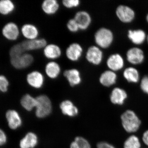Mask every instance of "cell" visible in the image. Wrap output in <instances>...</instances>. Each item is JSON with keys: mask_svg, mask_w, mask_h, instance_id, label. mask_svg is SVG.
<instances>
[{"mask_svg": "<svg viewBox=\"0 0 148 148\" xmlns=\"http://www.w3.org/2000/svg\"><path fill=\"white\" fill-rule=\"evenodd\" d=\"M120 119L123 128L130 134H134L138 132L141 127V120L136 112L132 110L124 111L121 115Z\"/></svg>", "mask_w": 148, "mask_h": 148, "instance_id": "6da1fadb", "label": "cell"}, {"mask_svg": "<svg viewBox=\"0 0 148 148\" xmlns=\"http://www.w3.org/2000/svg\"><path fill=\"white\" fill-rule=\"evenodd\" d=\"M114 36L110 29L102 27L96 30L94 34L95 45L102 49H107L113 43Z\"/></svg>", "mask_w": 148, "mask_h": 148, "instance_id": "7a4b0ae2", "label": "cell"}, {"mask_svg": "<svg viewBox=\"0 0 148 148\" xmlns=\"http://www.w3.org/2000/svg\"><path fill=\"white\" fill-rule=\"evenodd\" d=\"M36 97L37 104L34 110L35 116L39 119L46 118L53 111L52 101L45 94H40Z\"/></svg>", "mask_w": 148, "mask_h": 148, "instance_id": "3957f363", "label": "cell"}, {"mask_svg": "<svg viewBox=\"0 0 148 148\" xmlns=\"http://www.w3.org/2000/svg\"><path fill=\"white\" fill-rule=\"evenodd\" d=\"M117 18L122 23L128 24L132 23L136 17V12L131 7L126 5H119L115 10Z\"/></svg>", "mask_w": 148, "mask_h": 148, "instance_id": "277c9868", "label": "cell"}, {"mask_svg": "<svg viewBox=\"0 0 148 148\" xmlns=\"http://www.w3.org/2000/svg\"><path fill=\"white\" fill-rule=\"evenodd\" d=\"M85 58L92 66H100L104 59L103 49L95 45L90 46L86 52Z\"/></svg>", "mask_w": 148, "mask_h": 148, "instance_id": "5b68a950", "label": "cell"}, {"mask_svg": "<svg viewBox=\"0 0 148 148\" xmlns=\"http://www.w3.org/2000/svg\"><path fill=\"white\" fill-rule=\"evenodd\" d=\"M126 59L132 66H138L144 63L145 59V52L138 47H133L127 49L125 54Z\"/></svg>", "mask_w": 148, "mask_h": 148, "instance_id": "8992f818", "label": "cell"}, {"mask_svg": "<svg viewBox=\"0 0 148 148\" xmlns=\"http://www.w3.org/2000/svg\"><path fill=\"white\" fill-rule=\"evenodd\" d=\"M26 81L30 87L36 90H39L44 86L45 77L41 72L34 70L27 74Z\"/></svg>", "mask_w": 148, "mask_h": 148, "instance_id": "52a82bcc", "label": "cell"}, {"mask_svg": "<svg viewBox=\"0 0 148 148\" xmlns=\"http://www.w3.org/2000/svg\"><path fill=\"white\" fill-rule=\"evenodd\" d=\"M34 61V56L31 53L26 52L21 55L10 58V63L14 69L22 70L31 66Z\"/></svg>", "mask_w": 148, "mask_h": 148, "instance_id": "ba28073f", "label": "cell"}, {"mask_svg": "<svg viewBox=\"0 0 148 148\" xmlns=\"http://www.w3.org/2000/svg\"><path fill=\"white\" fill-rule=\"evenodd\" d=\"M5 118L10 129L16 130L21 127L23 119L18 112L14 109H9L6 112Z\"/></svg>", "mask_w": 148, "mask_h": 148, "instance_id": "9c48e42d", "label": "cell"}, {"mask_svg": "<svg viewBox=\"0 0 148 148\" xmlns=\"http://www.w3.org/2000/svg\"><path fill=\"white\" fill-rule=\"evenodd\" d=\"M84 53L82 45L78 42H74L70 44L65 51L66 58L73 62L79 61Z\"/></svg>", "mask_w": 148, "mask_h": 148, "instance_id": "30bf717a", "label": "cell"}, {"mask_svg": "<svg viewBox=\"0 0 148 148\" xmlns=\"http://www.w3.org/2000/svg\"><path fill=\"white\" fill-rule=\"evenodd\" d=\"M106 64L108 69L116 73L124 68L125 60L121 54L115 53L109 56L106 60Z\"/></svg>", "mask_w": 148, "mask_h": 148, "instance_id": "8fae6325", "label": "cell"}, {"mask_svg": "<svg viewBox=\"0 0 148 148\" xmlns=\"http://www.w3.org/2000/svg\"><path fill=\"white\" fill-rule=\"evenodd\" d=\"M73 18L76 20L80 31H85L89 29L92 22V16L86 11H78L75 14Z\"/></svg>", "mask_w": 148, "mask_h": 148, "instance_id": "7c38bea8", "label": "cell"}, {"mask_svg": "<svg viewBox=\"0 0 148 148\" xmlns=\"http://www.w3.org/2000/svg\"><path fill=\"white\" fill-rule=\"evenodd\" d=\"M128 98L127 91L121 87H115L113 88L110 95L111 103L116 106L124 105Z\"/></svg>", "mask_w": 148, "mask_h": 148, "instance_id": "4fadbf2b", "label": "cell"}, {"mask_svg": "<svg viewBox=\"0 0 148 148\" xmlns=\"http://www.w3.org/2000/svg\"><path fill=\"white\" fill-rule=\"evenodd\" d=\"M63 75L70 86L72 87L78 86L82 82L81 72L76 68L66 69L63 73Z\"/></svg>", "mask_w": 148, "mask_h": 148, "instance_id": "5bb4252c", "label": "cell"}, {"mask_svg": "<svg viewBox=\"0 0 148 148\" xmlns=\"http://www.w3.org/2000/svg\"><path fill=\"white\" fill-rule=\"evenodd\" d=\"M21 31L18 25L13 22L7 23L3 27L2 34L4 38L10 41H15L18 39Z\"/></svg>", "mask_w": 148, "mask_h": 148, "instance_id": "9a60e30c", "label": "cell"}, {"mask_svg": "<svg viewBox=\"0 0 148 148\" xmlns=\"http://www.w3.org/2000/svg\"><path fill=\"white\" fill-rule=\"evenodd\" d=\"M59 108L64 115L70 118L75 117L79 113L77 107L73 101L69 99L61 101L59 104Z\"/></svg>", "mask_w": 148, "mask_h": 148, "instance_id": "2e32d148", "label": "cell"}, {"mask_svg": "<svg viewBox=\"0 0 148 148\" xmlns=\"http://www.w3.org/2000/svg\"><path fill=\"white\" fill-rule=\"evenodd\" d=\"M147 35L143 29H129L127 32L128 40L133 44L136 46L141 45L146 41Z\"/></svg>", "mask_w": 148, "mask_h": 148, "instance_id": "e0dca14e", "label": "cell"}, {"mask_svg": "<svg viewBox=\"0 0 148 148\" xmlns=\"http://www.w3.org/2000/svg\"><path fill=\"white\" fill-rule=\"evenodd\" d=\"M44 56L48 60L55 61L61 57L62 51L61 47L54 43L47 44L43 49Z\"/></svg>", "mask_w": 148, "mask_h": 148, "instance_id": "ac0fdd59", "label": "cell"}, {"mask_svg": "<svg viewBox=\"0 0 148 148\" xmlns=\"http://www.w3.org/2000/svg\"><path fill=\"white\" fill-rule=\"evenodd\" d=\"M21 43L26 52L43 49L48 44L45 39L39 38L33 40H25Z\"/></svg>", "mask_w": 148, "mask_h": 148, "instance_id": "d6986e66", "label": "cell"}, {"mask_svg": "<svg viewBox=\"0 0 148 148\" xmlns=\"http://www.w3.org/2000/svg\"><path fill=\"white\" fill-rule=\"evenodd\" d=\"M39 143V138L35 132L29 131L21 138L19 142V148H36Z\"/></svg>", "mask_w": 148, "mask_h": 148, "instance_id": "ffe728a7", "label": "cell"}, {"mask_svg": "<svg viewBox=\"0 0 148 148\" xmlns=\"http://www.w3.org/2000/svg\"><path fill=\"white\" fill-rule=\"evenodd\" d=\"M118 76L116 73L108 70L101 73L99 77V82L105 87H110L116 83Z\"/></svg>", "mask_w": 148, "mask_h": 148, "instance_id": "44dd1931", "label": "cell"}, {"mask_svg": "<svg viewBox=\"0 0 148 148\" xmlns=\"http://www.w3.org/2000/svg\"><path fill=\"white\" fill-rule=\"evenodd\" d=\"M45 73L51 79H57L61 73V68L60 64L55 61H48L44 68Z\"/></svg>", "mask_w": 148, "mask_h": 148, "instance_id": "7402d4cb", "label": "cell"}, {"mask_svg": "<svg viewBox=\"0 0 148 148\" xmlns=\"http://www.w3.org/2000/svg\"><path fill=\"white\" fill-rule=\"evenodd\" d=\"M21 34L26 40H33L38 38L40 31L35 24L26 23L21 27Z\"/></svg>", "mask_w": 148, "mask_h": 148, "instance_id": "603a6c76", "label": "cell"}, {"mask_svg": "<svg viewBox=\"0 0 148 148\" xmlns=\"http://www.w3.org/2000/svg\"><path fill=\"white\" fill-rule=\"evenodd\" d=\"M123 76L124 79L130 83L135 84L140 82L141 79L140 72L134 66H130L125 69Z\"/></svg>", "mask_w": 148, "mask_h": 148, "instance_id": "cb8c5ba5", "label": "cell"}, {"mask_svg": "<svg viewBox=\"0 0 148 148\" xmlns=\"http://www.w3.org/2000/svg\"><path fill=\"white\" fill-rule=\"evenodd\" d=\"M41 8L44 13L51 16L58 12L60 4L56 0H45L42 3Z\"/></svg>", "mask_w": 148, "mask_h": 148, "instance_id": "d4e9b609", "label": "cell"}, {"mask_svg": "<svg viewBox=\"0 0 148 148\" xmlns=\"http://www.w3.org/2000/svg\"><path fill=\"white\" fill-rule=\"evenodd\" d=\"M20 104L24 110L28 112L34 111L37 104L36 97L29 93H26L21 97Z\"/></svg>", "mask_w": 148, "mask_h": 148, "instance_id": "484cf974", "label": "cell"}, {"mask_svg": "<svg viewBox=\"0 0 148 148\" xmlns=\"http://www.w3.org/2000/svg\"><path fill=\"white\" fill-rule=\"evenodd\" d=\"M15 8L14 3L10 0L0 1V14L7 15L12 13Z\"/></svg>", "mask_w": 148, "mask_h": 148, "instance_id": "4316f807", "label": "cell"}, {"mask_svg": "<svg viewBox=\"0 0 148 148\" xmlns=\"http://www.w3.org/2000/svg\"><path fill=\"white\" fill-rule=\"evenodd\" d=\"M69 148H92L87 139L82 136H77L71 143Z\"/></svg>", "mask_w": 148, "mask_h": 148, "instance_id": "83f0119b", "label": "cell"}, {"mask_svg": "<svg viewBox=\"0 0 148 148\" xmlns=\"http://www.w3.org/2000/svg\"><path fill=\"white\" fill-rule=\"evenodd\" d=\"M123 148H141L142 143L139 137L134 134L128 136L124 141Z\"/></svg>", "mask_w": 148, "mask_h": 148, "instance_id": "f1b7e54d", "label": "cell"}, {"mask_svg": "<svg viewBox=\"0 0 148 148\" xmlns=\"http://www.w3.org/2000/svg\"><path fill=\"white\" fill-rule=\"evenodd\" d=\"M26 52L20 42L13 45L11 48L9 54L10 58H12L19 56Z\"/></svg>", "mask_w": 148, "mask_h": 148, "instance_id": "f546056e", "label": "cell"}, {"mask_svg": "<svg viewBox=\"0 0 148 148\" xmlns=\"http://www.w3.org/2000/svg\"><path fill=\"white\" fill-rule=\"evenodd\" d=\"M66 27L69 32L72 33H77L80 31L77 23L74 18H70L67 23Z\"/></svg>", "mask_w": 148, "mask_h": 148, "instance_id": "4dcf8cb0", "label": "cell"}, {"mask_svg": "<svg viewBox=\"0 0 148 148\" xmlns=\"http://www.w3.org/2000/svg\"><path fill=\"white\" fill-rule=\"evenodd\" d=\"M62 3L65 8L71 9L79 7L81 5L79 0H63Z\"/></svg>", "mask_w": 148, "mask_h": 148, "instance_id": "1f68e13d", "label": "cell"}, {"mask_svg": "<svg viewBox=\"0 0 148 148\" xmlns=\"http://www.w3.org/2000/svg\"><path fill=\"white\" fill-rule=\"evenodd\" d=\"M10 83L6 77L0 75V93H5L8 91Z\"/></svg>", "mask_w": 148, "mask_h": 148, "instance_id": "d6a6232c", "label": "cell"}, {"mask_svg": "<svg viewBox=\"0 0 148 148\" xmlns=\"http://www.w3.org/2000/svg\"><path fill=\"white\" fill-rule=\"evenodd\" d=\"M140 84L142 92L148 95V75H145L141 79Z\"/></svg>", "mask_w": 148, "mask_h": 148, "instance_id": "836d02e7", "label": "cell"}, {"mask_svg": "<svg viewBox=\"0 0 148 148\" xmlns=\"http://www.w3.org/2000/svg\"><path fill=\"white\" fill-rule=\"evenodd\" d=\"M8 141L7 133L4 130L0 127V147L5 145Z\"/></svg>", "mask_w": 148, "mask_h": 148, "instance_id": "e575fe53", "label": "cell"}, {"mask_svg": "<svg viewBox=\"0 0 148 148\" xmlns=\"http://www.w3.org/2000/svg\"><path fill=\"white\" fill-rule=\"evenodd\" d=\"M96 147L97 148H116L113 145L106 141H101L98 143L96 145Z\"/></svg>", "mask_w": 148, "mask_h": 148, "instance_id": "d590c367", "label": "cell"}, {"mask_svg": "<svg viewBox=\"0 0 148 148\" xmlns=\"http://www.w3.org/2000/svg\"><path fill=\"white\" fill-rule=\"evenodd\" d=\"M142 140L143 144L148 148V129L143 132Z\"/></svg>", "mask_w": 148, "mask_h": 148, "instance_id": "8d00e7d4", "label": "cell"}, {"mask_svg": "<svg viewBox=\"0 0 148 148\" xmlns=\"http://www.w3.org/2000/svg\"><path fill=\"white\" fill-rule=\"evenodd\" d=\"M146 21L147 22V23L148 24V12L146 16Z\"/></svg>", "mask_w": 148, "mask_h": 148, "instance_id": "74e56055", "label": "cell"}, {"mask_svg": "<svg viewBox=\"0 0 148 148\" xmlns=\"http://www.w3.org/2000/svg\"><path fill=\"white\" fill-rule=\"evenodd\" d=\"M146 42H147V43L148 45V34L147 35V40H146Z\"/></svg>", "mask_w": 148, "mask_h": 148, "instance_id": "f35d334b", "label": "cell"}, {"mask_svg": "<svg viewBox=\"0 0 148 148\" xmlns=\"http://www.w3.org/2000/svg\"><path fill=\"white\" fill-rule=\"evenodd\" d=\"M148 148L147 147V148Z\"/></svg>", "mask_w": 148, "mask_h": 148, "instance_id": "ab89813d", "label": "cell"}]
</instances>
